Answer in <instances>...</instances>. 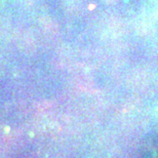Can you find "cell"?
I'll return each instance as SVG.
<instances>
[{"instance_id":"cell-1","label":"cell","mask_w":158,"mask_h":158,"mask_svg":"<svg viewBox=\"0 0 158 158\" xmlns=\"http://www.w3.org/2000/svg\"><path fill=\"white\" fill-rule=\"evenodd\" d=\"M135 158H158V131L151 132L140 142Z\"/></svg>"}]
</instances>
